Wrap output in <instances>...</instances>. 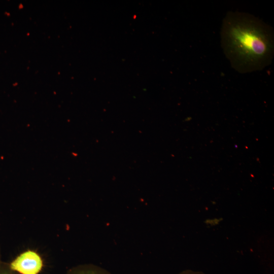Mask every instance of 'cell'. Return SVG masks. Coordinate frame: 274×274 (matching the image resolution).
I'll return each mask as SVG.
<instances>
[{
	"mask_svg": "<svg viewBox=\"0 0 274 274\" xmlns=\"http://www.w3.org/2000/svg\"><path fill=\"white\" fill-rule=\"evenodd\" d=\"M2 253H1V245H0V264L2 262Z\"/></svg>",
	"mask_w": 274,
	"mask_h": 274,
	"instance_id": "6",
	"label": "cell"
},
{
	"mask_svg": "<svg viewBox=\"0 0 274 274\" xmlns=\"http://www.w3.org/2000/svg\"><path fill=\"white\" fill-rule=\"evenodd\" d=\"M9 264L10 268L18 274H39L44 266L41 255L31 250L22 252Z\"/></svg>",
	"mask_w": 274,
	"mask_h": 274,
	"instance_id": "2",
	"label": "cell"
},
{
	"mask_svg": "<svg viewBox=\"0 0 274 274\" xmlns=\"http://www.w3.org/2000/svg\"><path fill=\"white\" fill-rule=\"evenodd\" d=\"M178 274H205L200 271H195L191 269H186L179 272Z\"/></svg>",
	"mask_w": 274,
	"mask_h": 274,
	"instance_id": "5",
	"label": "cell"
},
{
	"mask_svg": "<svg viewBox=\"0 0 274 274\" xmlns=\"http://www.w3.org/2000/svg\"><path fill=\"white\" fill-rule=\"evenodd\" d=\"M65 274H112L106 269L92 263L81 264L70 268Z\"/></svg>",
	"mask_w": 274,
	"mask_h": 274,
	"instance_id": "3",
	"label": "cell"
},
{
	"mask_svg": "<svg viewBox=\"0 0 274 274\" xmlns=\"http://www.w3.org/2000/svg\"><path fill=\"white\" fill-rule=\"evenodd\" d=\"M0 274H18L10 267L9 263L2 261L0 264Z\"/></svg>",
	"mask_w": 274,
	"mask_h": 274,
	"instance_id": "4",
	"label": "cell"
},
{
	"mask_svg": "<svg viewBox=\"0 0 274 274\" xmlns=\"http://www.w3.org/2000/svg\"><path fill=\"white\" fill-rule=\"evenodd\" d=\"M221 43L232 68L242 74L260 71L273 57L272 28L249 13L228 12L223 19Z\"/></svg>",
	"mask_w": 274,
	"mask_h": 274,
	"instance_id": "1",
	"label": "cell"
}]
</instances>
